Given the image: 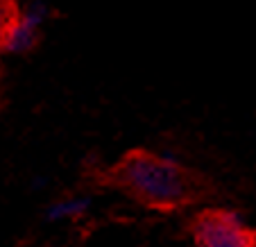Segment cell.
I'll list each match as a JSON object with an SVG mask.
<instances>
[{
    "label": "cell",
    "instance_id": "obj_1",
    "mask_svg": "<svg viewBox=\"0 0 256 247\" xmlns=\"http://www.w3.org/2000/svg\"><path fill=\"white\" fill-rule=\"evenodd\" d=\"M109 180L132 200L154 211H177L204 195L200 174L170 152H127L112 168Z\"/></svg>",
    "mask_w": 256,
    "mask_h": 247
},
{
    "label": "cell",
    "instance_id": "obj_2",
    "mask_svg": "<svg viewBox=\"0 0 256 247\" xmlns=\"http://www.w3.org/2000/svg\"><path fill=\"white\" fill-rule=\"evenodd\" d=\"M198 247H256V229L234 208H204L190 222Z\"/></svg>",
    "mask_w": 256,
    "mask_h": 247
},
{
    "label": "cell",
    "instance_id": "obj_3",
    "mask_svg": "<svg viewBox=\"0 0 256 247\" xmlns=\"http://www.w3.org/2000/svg\"><path fill=\"white\" fill-rule=\"evenodd\" d=\"M39 28H34L25 18H20L18 12H12V18L5 28V36H2V52L25 54L34 50L39 44Z\"/></svg>",
    "mask_w": 256,
    "mask_h": 247
},
{
    "label": "cell",
    "instance_id": "obj_4",
    "mask_svg": "<svg viewBox=\"0 0 256 247\" xmlns=\"http://www.w3.org/2000/svg\"><path fill=\"white\" fill-rule=\"evenodd\" d=\"M91 208V198L88 195H66V198L54 200L46 211V218L52 222L62 220H78Z\"/></svg>",
    "mask_w": 256,
    "mask_h": 247
},
{
    "label": "cell",
    "instance_id": "obj_5",
    "mask_svg": "<svg viewBox=\"0 0 256 247\" xmlns=\"http://www.w3.org/2000/svg\"><path fill=\"white\" fill-rule=\"evenodd\" d=\"M20 18H25L30 25H34V28H39L46 23V20L50 18V7L46 5L44 0H30L28 5L23 7V10L18 12Z\"/></svg>",
    "mask_w": 256,
    "mask_h": 247
},
{
    "label": "cell",
    "instance_id": "obj_6",
    "mask_svg": "<svg viewBox=\"0 0 256 247\" xmlns=\"http://www.w3.org/2000/svg\"><path fill=\"white\" fill-rule=\"evenodd\" d=\"M12 18V12L7 10V2H0V52H2V36H5V28Z\"/></svg>",
    "mask_w": 256,
    "mask_h": 247
},
{
    "label": "cell",
    "instance_id": "obj_7",
    "mask_svg": "<svg viewBox=\"0 0 256 247\" xmlns=\"http://www.w3.org/2000/svg\"><path fill=\"white\" fill-rule=\"evenodd\" d=\"M2 2H12V0H2Z\"/></svg>",
    "mask_w": 256,
    "mask_h": 247
}]
</instances>
